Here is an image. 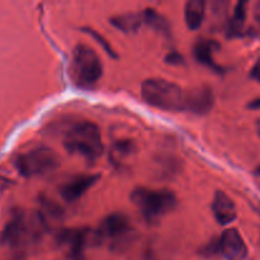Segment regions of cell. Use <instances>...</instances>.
<instances>
[{
  "label": "cell",
  "instance_id": "6da1fadb",
  "mask_svg": "<svg viewBox=\"0 0 260 260\" xmlns=\"http://www.w3.org/2000/svg\"><path fill=\"white\" fill-rule=\"evenodd\" d=\"M47 233L37 212L27 215L17 210L0 234V244L10 249L35 245L41 241L43 234Z\"/></svg>",
  "mask_w": 260,
  "mask_h": 260
},
{
  "label": "cell",
  "instance_id": "7a4b0ae2",
  "mask_svg": "<svg viewBox=\"0 0 260 260\" xmlns=\"http://www.w3.org/2000/svg\"><path fill=\"white\" fill-rule=\"evenodd\" d=\"M62 145L69 154H76L90 162L98 160L104 151L101 129L89 121L71 124L63 134Z\"/></svg>",
  "mask_w": 260,
  "mask_h": 260
},
{
  "label": "cell",
  "instance_id": "3957f363",
  "mask_svg": "<svg viewBox=\"0 0 260 260\" xmlns=\"http://www.w3.org/2000/svg\"><path fill=\"white\" fill-rule=\"evenodd\" d=\"M141 96L154 108L167 112H185L188 90L174 81L162 78H150L142 83Z\"/></svg>",
  "mask_w": 260,
  "mask_h": 260
},
{
  "label": "cell",
  "instance_id": "277c9868",
  "mask_svg": "<svg viewBox=\"0 0 260 260\" xmlns=\"http://www.w3.org/2000/svg\"><path fill=\"white\" fill-rule=\"evenodd\" d=\"M135 230L124 213L114 212L106 216L94 233V243L107 246L114 253L127 250L134 243Z\"/></svg>",
  "mask_w": 260,
  "mask_h": 260
},
{
  "label": "cell",
  "instance_id": "5b68a950",
  "mask_svg": "<svg viewBox=\"0 0 260 260\" xmlns=\"http://www.w3.org/2000/svg\"><path fill=\"white\" fill-rule=\"evenodd\" d=\"M129 198L147 223L159 222L178 205L177 196L169 189L139 187L132 190Z\"/></svg>",
  "mask_w": 260,
  "mask_h": 260
},
{
  "label": "cell",
  "instance_id": "8992f818",
  "mask_svg": "<svg viewBox=\"0 0 260 260\" xmlns=\"http://www.w3.org/2000/svg\"><path fill=\"white\" fill-rule=\"evenodd\" d=\"M70 75L80 88H91L103 75V63L98 53L89 46L80 43L73 51Z\"/></svg>",
  "mask_w": 260,
  "mask_h": 260
},
{
  "label": "cell",
  "instance_id": "52a82bcc",
  "mask_svg": "<svg viewBox=\"0 0 260 260\" xmlns=\"http://www.w3.org/2000/svg\"><path fill=\"white\" fill-rule=\"evenodd\" d=\"M14 165L22 177L36 178L55 172L60 165V159L50 147L38 146L19 155Z\"/></svg>",
  "mask_w": 260,
  "mask_h": 260
},
{
  "label": "cell",
  "instance_id": "ba28073f",
  "mask_svg": "<svg viewBox=\"0 0 260 260\" xmlns=\"http://www.w3.org/2000/svg\"><path fill=\"white\" fill-rule=\"evenodd\" d=\"M89 238V229H60L56 235V243L63 248L71 260H83L84 249Z\"/></svg>",
  "mask_w": 260,
  "mask_h": 260
},
{
  "label": "cell",
  "instance_id": "9c48e42d",
  "mask_svg": "<svg viewBox=\"0 0 260 260\" xmlns=\"http://www.w3.org/2000/svg\"><path fill=\"white\" fill-rule=\"evenodd\" d=\"M101 179L99 174H76L66 179L58 187L60 196L69 203L80 200Z\"/></svg>",
  "mask_w": 260,
  "mask_h": 260
},
{
  "label": "cell",
  "instance_id": "30bf717a",
  "mask_svg": "<svg viewBox=\"0 0 260 260\" xmlns=\"http://www.w3.org/2000/svg\"><path fill=\"white\" fill-rule=\"evenodd\" d=\"M217 244L218 253L226 260H245L248 256V246L236 229H228L223 231Z\"/></svg>",
  "mask_w": 260,
  "mask_h": 260
},
{
  "label": "cell",
  "instance_id": "8fae6325",
  "mask_svg": "<svg viewBox=\"0 0 260 260\" xmlns=\"http://www.w3.org/2000/svg\"><path fill=\"white\" fill-rule=\"evenodd\" d=\"M213 106H215V94L211 88L202 85L188 90L185 112L197 116H206L212 111Z\"/></svg>",
  "mask_w": 260,
  "mask_h": 260
},
{
  "label": "cell",
  "instance_id": "7c38bea8",
  "mask_svg": "<svg viewBox=\"0 0 260 260\" xmlns=\"http://www.w3.org/2000/svg\"><path fill=\"white\" fill-rule=\"evenodd\" d=\"M211 207H212V212L216 221L222 226L234 222L238 217L235 203L222 190H217L215 193Z\"/></svg>",
  "mask_w": 260,
  "mask_h": 260
},
{
  "label": "cell",
  "instance_id": "4fadbf2b",
  "mask_svg": "<svg viewBox=\"0 0 260 260\" xmlns=\"http://www.w3.org/2000/svg\"><path fill=\"white\" fill-rule=\"evenodd\" d=\"M37 213L47 231L58 229L63 220L62 208L45 196L40 197V210L37 211Z\"/></svg>",
  "mask_w": 260,
  "mask_h": 260
},
{
  "label": "cell",
  "instance_id": "5bb4252c",
  "mask_svg": "<svg viewBox=\"0 0 260 260\" xmlns=\"http://www.w3.org/2000/svg\"><path fill=\"white\" fill-rule=\"evenodd\" d=\"M218 47L220 46L215 41L201 38L193 46V56H194V58L200 63L217 71V73H221L222 68L220 65H217L215 58H213V53L218 50Z\"/></svg>",
  "mask_w": 260,
  "mask_h": 260
},
{
  "label": "cell",
  "instance_id": "9a60e30c",
  "mask_svg": "<svg viewBox=\"0 0 260 260\" xmlns=\"http://www.w3.org/2000/svg\"><path fill=\"white\" fill-rule=\"evenodd\" d=\"M207 3L205 0H188L184 5L185 24L190 30H196L202 25L206 17Z\"/></svg>",
  "mask_w": 260,
  "mask_h": 260
},
{
  "label": "cell",
  "instance_id": "2e32d148",
  "mask_svg": "<svg viewBox=\"0 0 260 260\" xmlns=\"http://www.w3.org/2000/svg\"><path fill=\"white\" fill-rule=\"evenodd\" d=\"M109 23L123 33H136L141 28L144 20L141 13H124L112 17Z\"/></svg>",
  "mask_w": 260,
  "mask_h": 260
},
{
  "label": "cell",
  "instance_id": "e0dca14e",
  "mask_svg": "<svg viewBox=\"0 0 260 260\" xmlns=\"http://www.w3.org/2000/svg\"><path fill=\"white\" fill-rule=\"evenodd\" d=\"M135 152H136V146H135L134 141L118 140V141L113 142L111 150H109V160L116 167H121Z\"/></svg>",
  "mask_w": 260,
  "mask_h": 260
},
{
  "label": "cell",
  "instance_id": "ac0fdd59",
  "mask_svg": "<svg viewBox=\"0 0 260 260\" xmlns=\"http://www.w3.org/2000/svg\"><path fill=\"white\" fill-rule=\"evenodd\" d=\"M246 17H248V3L239 2L234 9V14L228 25V37H240L245 27Z\"/></svg>",
  "mask_w": 260,
  "mask_h": 260
},
{
  "label": "cell",
  "instance_id": "d6986e66",
  "mask_svg": "<svg viewBox=\"0 0 260 260\" xmlns=\"http://www.w3.org/2000/svg\"><path fill=\"white\" fill-rule=\"evenodd\" d=\"M141 14L144 23H146V24L149 25L150 28H152L155 32L160 33V35L162 36L170 35V24L164 15L157 13L156 10L152 9V8H147V9H145V12H142Z\"/></svg>",
  "mask_w": 260,
  "mask_h": 260
},
{
  "label": "cell",
  "instance_id": "ffe728a7",
  "mask_svg": "<svg viewBox=\"0 0 260 260\" xmlns=\"http://www.w3.org/2000/svg\"><path fill=\"white\" fill-rule=\"evenodd\" d=\"M83 32L88 33V35L91 36V37H93L94 40H96V42H98L99 45H101L102 47H103V50L106 51V52L108 53V55L111 56V57H114V58L118 57V56H117V53H116V51H114V48L112 47L111 43L107 42L106 38H104L102 35H99V33L96 32L95 29H93V28H83Z\"/></svg>",
  "mask_w": 260,
  "mask_h": 260
},
{
  "label": "cell",
  "instance_id": "44dd1931",
  "mask_svg": "<svg viewBox=\"0 0 260 260\" xmlns=\"http://www.w3.org/2000/svg\"><path fill=\"white\" fill-rule=\"evenodd\" d=\"M228 2H212L211 4V8H212V14L215 18H218V19H223L228 14Z\"/></svg>",
  "mask_w": 260,
  "mask_h": 260
},
{
  "label": "cell",
  "instance_id": "7402d4cb",
  "mask_svg": "<svg viewBox=\"0 0 260 260\" xmlns=\"http://www.w3.org/2000/svg\"><path fill=\"white\" fill-rule=\"evenodd\" d=\"M165 61H167L168 63H172V65H180V63L183 62V56L180 55V53L173 51V52H170L169 55L165 57Z\"/></svg>",
  "mask_w": 260,
  "mask_h": 260
},
{
  "label": "cell",
  "instance_id": "603a6c76",
  "mask_svg": "<svg viewBox=\"0 0 260 260\" xmlns=\"http://www.w3.org/2000/svg\"><path fill=\"white\" fill-rule=\"evenodd\" d=\"M248 108L254 109V111H258V109H260V96L259 98H255V99H253V101L249 102Z\"/></svg>",
  "mask_w": 260,
  "mask_h": 260
},
{
  "label": "cell",
  "instance_id": "cb8c5ba5",
  "mask_svg": "<svg viewBox=\"0 0 260 260\" xmlns=\"http://www.w3.org/2000/svg\"><path fill=\"white\" fill-rule=\"evenodd\" d=\"M251 76L255 79H258V80L260 81V61L256 62V65L254 66L253 70H251Z\"/></svg>",
  "mask_w": 260,
  "mask_h": 260
},
{
  "label": "cell",
  "instance_id": "d4e9b609",
  "mask_svg": "<svg viewBox=\"0 0 260 260\" xmlns=\"http://www.w3.org/2000/svg\"><path fill=\"white\" fill-rule=\"evenodd\" d=\"M253 178H254V182H255V185L260 189V165L255 170H254Z\"/></svg>",
  "mask_w": 260,
  "mask_h": 260
},
{
  "label": "cell",
  "instance_id": "484cf974",
  "mask_svg": "<svg viewBox=\"0 0 260 260\" xmlns=\"http://www.w3.org/2000/svg\"><path fill=\"white\" fill-rule=\"evenodd\" d=\"M10 184H12V180L7 179V178L4 177H0V190L5 189V188L9 187Z\"/></svg>",
  "mask_w": 260,
  "mask_h": 260
},
{
  "label": "cell",
  "instance_id": "4316f807",
  "mask_svg": "<svg viewBox=\"0 0 260 260\" xmlns=\"http://www.w3.org/2000/svg\"><path fill=\"white\" fill-rule=\"evenodd\" d=\"M254 17H255V20L260 24V2H258L254 7Z\"/></svg>",
  "mask_w": 260,
  "mask_h": 260
},
{
  "label": "cell",
  "instance_id": "83f0119b",
  "mask_svg": "<svg viewBox=\"0 0 260 260\" xmlns=\"http://www.w3.org/2000/svg\"><path fill=\"white\" fill-rule=\"evenodd\" d=\"M255 127H256V134H258L259 136H260V118L258 119V121H256Z\"/></svg>",
  "mask_w": 260,
  "mask_h": 260
}]
</instances>
